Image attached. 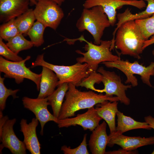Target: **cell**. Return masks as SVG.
I'll return each mask as SVG.
<instances>
[{
  "label": "cell",
  "instance_id": "obj_1",
  "mask_svg": "<svg viewBox=\"0 0 154 154\" xmlns=\"http://www.w3.org/2000/svg\"><path fill=\"white\" fill-rule=\"evenodd\" d=\"M68 86L65 97V100L63 103L58 117V119L74 116L78 111L89 109L105 101H119L116 96L98 94L92 91H81L71 83H68Z\"/></svg>",
  "mask_w": 154,
  "mask_h": 154
},
{
  "label": "cell",
  "instance_id": "obj_2",
  "mask_svg": "<svg viewBox=\"0 0 154 154\" xmlns=\"http://www.w3.org/2000/svg\"><path fill=\"white\" fill-rule=\"evenodd\" d=\"M115 38V47L121 54L140 59L142 53L144 39L135 20L127 21L117 29Z\"/></svg>",
  "mask_w": 154,
  "mask_h": 154
},
{
  "label": "cell",
  "instance_id": "obj_3",
  "mask_svg": "<svg viewBox=\"0 0 154 154\" xmlns=\"http://www.w3.org/2000/svg\"><path fill=\"white\" fill-rule=\"evenodd\" d=\"M110 26L107 16L103 8L99 6L90 9L84 8L76 24L79 31L86 30L91 35L94 43L97 45L100 44L105 29Z\"/></svg>",
  "mask_w": 154,
  "mask_h": 154
},
{
  "label": "cell",
  "instance_id": "obj_4",
  "mask_svg": "<svg viewBox=\"0 0 154 154\" xmlns=\"http://www.w3.org/2000/svg\"><path fill=\"white\" fill-rule=\"evenodd\" d=\"M78 40L84 41L87 44L84 47L86 52H83L79 50L76 51L82 56L76 58L77 62L87 64L88 68L92 72L97 70L98 65L104 62H113L120 59L119 56L113 54L111 51L115 46L111 40H101L100 44L97 45L86 40L82 36Z\"/></svg>",
  "mask_w": 154,
  "mask_h": 154
},
{
  "label": "cell",
  "instance_id": "obj_5",
  "mask_svg": "<svg viewBox=\"0 0 154 154\" xmlns=\"http://www.w3.org/2000/svg\"><path fill=\"white\" fill-rule=\"evenodd\" d=\"M44 54L38 55L35 61L32 63L31 67L44 66L52 70L58 79V86L67 83H72L76 86H79L83 80L92 72L89 70L86 63L77 62L69 66L55 65L46 62L44 59Z\"/></svg>",
  "mask_w": 154,
  "mask_h": 154
},
{
  "label": "cell",
  "instance_id": "obj_6",
  "mask_svg": "<svg viewBox=\"0 0 154 154\" xmlns=\"http://www.w3.org/2000/svg\"><path fill=\"white\" fill-rule=\"evenodd\" d=\"M102 63L108 68H116L122 72L126 77V84L130 83L133 87L137 86V80L134 76L136 74L141 76L143 83L150 87H152L150 80L151 76H154L153 62H151L147 67L136 61L131 62L127 60H124L120 59L114 61L104 62Z\"/></svg>",
  "mask_w": 154,
  "mask_h": 154
},
{
  "label": "cell",
  "instance_id": "obj_7",
  "mask_svg": "<svg viewBox=\"0 0 154 154\" xmlns=\"http://www.w3.org/2000/svg\"><path fill=\"white\" fill-rule=\"evenodd\" d=\"M31 58L30 56H28L22 61L13 62L8 60L1 56L0 71L4 73L5 77L14 79L17 84L23 82L25 78L32 81L36 84L37 90L39 91L41 73L40 74L34 73L25 66V62Z\"/></svg>",
  "mask_w": 154,
  "mask_h": 154
},
{
  "label": "cell",
  "instance_id": "obj_8",
  "mask_svg": "<svg viewBox=\"0 0 154 154\" xmlns=\"http://www.w3.org/2000/svg\"><path fill=\"white\" fill-rule=\"evenodd\" d=\"M35 6L33 12L36 20L56 30L64 16L60 6L52 0H40Z\"/></svg>",
  "mask_w": 154,
  "mask_h": 154
},
{
  "label": "cell",
  "instance_id": "obj_9",
  "mask_svg": "<svg viewBox=\"0 0 154 154\" xmlns=\"http://www.w3.org/2000/svg\"><path fill=\"white\" fill-rule=\"evenodd\" d=\"M97 71L102 74L101 81L104 85V88L102 90L96 89V92H105L106 94L110 96L115 95L121 103L126 105H129L130 100L127 96L125 91L131 88V85H124L119 76L114 72L106 70L102 66L98 68Z\"/></svg>",
  "mask_w": 154,
  "mask_h": 154
},
{
  "label": "cell",
  "instance_id": "obj_10",
  "mask_svg": "<svg viewBox=\"0 0 154 154\" xmlns=\"http://www.w3.org/2000/svg\"><path fill=\"white\" fill-rule=\"evenodd\" d=\"M125 5H129L141 9L146 7L144 1H127L123 0H85L84 8H91L96 6H101L108 16L111 26H114L117 19V9Z\"/></svg>",
  "mask_w": 154,
  "mask_h": 154
},
{
  "label": "cell",
  "instance_id": "obj_11",
  "mask_svg": "<svg viewBox=\"0 0 154 154\" xmlns=\"http://www.w3.org/2000/svg\"><path fill=\"white\" fill-rule=\"evenodd\" d=\"M24 107L32 112L35 118L40 123L41 135L43 134V129L48 122L53 121L56 123L58 119L51 114L48 110L47 107L50 105L47 98H32L23 97L22 100Z\"/></svg>",
  "mask_w": 154,
  "mask_h": 154
},
{
  "label": "cell",
  "instance_id": "obj_12",
  "mask_svg": "<svg viewBox=\"0 0 154 154\" xmlns=\"http://www.w3.org/2000/svg\"><path fill=\"white\" fill-rule=\"evenodd\" d=\"M16 121L15 118L9 119L0 131V153L4 147L8 149L13 154H26L27 149L23 141L20 140L14 131L13 127Z\"/></svg>",
  "mask_w": 154,
  "mask_h": 154
},
{
  "label": "cell",
  "instance_id": "obj_13",
  "mask_svg": "<svg viewBox=\"0 0 154 154\" xmlns=\"http://www.w3.org/2000/svg\"><path fill=\"white\" fill-rule=\"evenodd\" d=\"M102 119L93 107L88 109L86 112L78 114L74 117L58 119L56 123L59 128L79 125L84 130L89 129L92 131L99 125V122Z\"/></svg>",
  "mask_w": 154,
  "mask_h": 154
},
{
  "label": "cell",
  "instance_id": "obj_14",
  "mask_svg": "<svg viewBox=\"0 0 154 154\" xmlns=\"http://www.w3.org/2000/svg\"><path fill=\"white\" fill-rule=\"evenodd\" d=\"M107 145L112 147L115 144L122 149L129 151L134 150L143 146L154 144V137H129L124 135L116 131L108 135Z\"/></svg>",
  "mask_w": 154,
  "mask_h": 154
},
{
  "label": "cell",
  "instance_id": "obj_15",
  "mask_svg": "<svg viewBox=\"0 0 154 154\" xmlns=\"http://www.w3.org/2000/svg\"><path fill=\"white\" fill-rule=\"evenodd\" d=\"M29 5V0H0V22L17 18L28 10Z\"/></svg>",
  "mask_w": 154,
  "mask_h": 154
},
{
  "label": "cell",
  "instance_id": "obj_16",
  "mask_svg": "<svg viewBox=\"0 0 154 154\" xmlns=\"http://www.w3.org/2000/svg\"><path fill=\"white\" fill-rule=\"evenodd\" d=\"M38 122L36 118H33L29 123L27 119H22L20 123V131L24 136L23 141L27 149L31 154H40L41 145L36 133Z\"/></svg>",
  "mask_w": 154,
  "mask_h": 154
},
{
  "label": "cell",
  "instance_id": "obj_17",
  "mask_svg": "<svg viewBox=\"0 0 154 154\" xmlns=\"http://www.w3.org/2000/svg\"><path fill=\"white\" fill-rule=\"evenodd\" d=\"M106 122L104 121L92 131L88 143L92 154H105L109 137L106 132Z\"/></svg>",
  "mask_w": 154,
  "mask_h": 154
},
{
  "label": "cell",
  "instance_id": "obj_18",
  "mask_svg": "<svg viewBox=\"0 0 154 154\" xmlns=\"http://www.w3.org/2000/svg\"><path fill=\"white\" fill-rule=\"evenodd\" d=\"M117 101H105L96 105L95 108L98 115L104 120L108 125L110 134L116 131L115 116L119 111Z\"/></svg>",
  "mask_w": 154,
  "mask_h": 154
},
{
  "label": "cell",
  "instance_id": "obj_19",
  "mask_svg": "<svg viewBox=\"0 0 154 154\" xmlns=\"http://www.w3.org/2000/svg\"><path fill=\"white\" fill-rule=\"evenodd\" d=\"M41 73L39 93L37 97L38 98L47 97L58 85V79L52 70L42 66Z\"/></svg>",
  "mask_w": 154,
  "mask_h": 154
},
{
  "label": "cell",
  "instance_id": "obj_20",
  "mask_svg": "<svg viewBox=\"0 0 154 154\" xmlns=\"http://www.w3.org/2000/svg\"><path fill=\"white\" fill-rule=\"evenodd\" d=\"M117 117V125L116 127V131L123 134L132 129H143L147 130L152 129L146 122H141L136 121L130 117L124 115L118 111L116 114Z\"/></svg>",
  "mask_w": 154,
  "mask_h": 154
},
{
  "label": "cell",
  "instance_id": "obj_21",
  "mask_svg": "<svg viewBox=\"0 0 154 154\" xmlns=\"http://www.w3.org/2000/svg\"><path fill=\"white\" fill-rule=\"evenodd\" d=\"M147 5L146 9L140 13L135 14H132L130 10L126 9L122 13L117 15L118 21L116 25L118 29L124 22L131 20L143 19L149 17L154 14V0H147Z\"/></svg>",
  "mask_w": 154,
  "mask_h": 154
},
{
  "label": "cell",
  "instance_id": "obj_22",
  "mask_svg": "<svg viewBox=\"0 0 154 154\" xmlns=\"http://www.w3.org/2000/svg\"><path fill=\"white\" fill-rule=\"evenodd\" d=\"M68 84L62 83L58 86L57 89L47 98L51 107L53 114L58 119L63 103V100L68 89Z\"/></svg>",
  "mask_w": 154,
  "mask_h": 154
},
{
  "label": "cell",
  "instance_id": "obj_23",
  "mask_svg": "<svg viewBox=\"0 0 154 154\" xmlns=\"http://www.w3.org/2000/svg\"><path fill=\"white\" fill-rule=\"evenodd\" d=\"M36 20L33 9H29L15 18V22L19 33L27 35Z\"/></svg>",
  "mask_w": 154,
  "mask_h": 154
},
{
  "label": "cell",
  "instance_id": "obj_24",
  "mask_svg": "<svg viewBox=\"0 0 154 154\" xmlns=\"http://www.w3.org/2000/svg\"><path fill=\"white\" fill-rule=\"evenodd\" d=\"M23 35L19 33L6 44L13 51L17 54L21 51L29 49L34 46L32 42L26 39Z\"/></svg>",
  "mask_w": 154,
  "mask_h": 154
},
{
  "label": "cell",
  "instance_id": "obj_25",
  "mask_svg": "<svg viewBox=\"0 0 154 154\" xmlns=\"http://www.w3.org/2000/svg\"><path fill=\"white\" fill-rule=\"evenodd\" d=\"M46 27L42 23L37 21L27 33L34 46L38 47L44 42L43 34Z\"/></svg>",
  "mask_w": 154,
  "mask_h": 154
},
{
  "label": "cell",
  "instance_id": "obj_26",
  "mask_svg": "<svg viewBox=\"0 0 154 154\" xmlns=\"http://www.w3.org/2000/svg\"><path fill=\"white\" fill-rule=\"evenodd\" d=\"M135 21L139 27L144 39L147 40L154 34V14L145 19Z\"/></svg>",
  "mask_w": 154,
  "mask_h": 154
},
{
  "label": "cell",
  "instance_id": "obj_27",
  "mask_svg": "<svg viewBox=\"0 0 154 154\" xmlns=\"http://www.w3.org/2000/svg\"><path fill=\"white\" fill-rule=\"evenodd\" d=\"M19 33L15 22V18L4 23L0 26V37L8 41Z\"/></svg>",
  "mask_w": 154,
  "mask_h": 154
},
{
  "label": "cell",
  "instance_id": "obj_28",
  "mask_svg": "<svg viewBox=\"0 0 154 154\" xmlns=\"http://www.w3.org/2000/svg\"><path fill=\"white\" fill-rule=\"evenodd\" d=\"M5 78V77L0 76V110L2 111L5 108L6 101L8 97L11 96L14 99L18 98L16 94L19 91V89L12 90L7 88L4 84Z\"/></svg>",
  "mask_w": 154,
  "mask_h": 154
},
{
  "label": "cell",
  "instance_id": "obj_29",
  "mask_svg": "<svg viewBox=\"0 0 154 154\" xmlns=\"http://www.w3.org/2000/svg\"><path fill=\"white\" fill-rule=\"evenodd\" d=\"M102 77V75L100 73L96 71L92 72L87 77L83 80L79 86L95 91L96 89L94 87V84L101 82Z\"/></svg>",
  "mask_w": 154,
  "mask_h": 154
},
{
  "label": "cell",
  "instance_id": "obj_30",
  "mask_svg": "<svg viewBox=\"0 0 154 154\" xmlns=\"http://www.w3.org/2000/svg\"><path fill=\"white\" fill-rule=\"evenodd\" d=\"M0 37V55L5 59L13 62H19L23 60V58L13 51L4 43Z\"/></svg>",
  "mask_w": 154,
  "mask_h": 154
},
{
  "label": "cell",
  "instance_id": "obj_31",
  "mask_svg": "<svg viewBox=\"0 0 154 154\" xmlns=\"http://www.w3.org/2000/svg\"><path fill=\"white\" fill-rule=\"evenodd\" d=\"M87 135L86 134L84 135L82 143L78 147L71 149L70 147L64 145L62 146L61 150L64 154H89L87 149Z\"/></svg>",
  "mask_w": 154,
  "mask_h": 154
},
{
  "label": "cell",
  "instance_id": "obj_32",
  "mask_svg": "<svg viewBox=\"0 0 154 154\" xmlns=\"http://www.w3.org/2000/svg\"><path fill=\"white\" fill-rule=\"evenodd\" d=\"M137 152L136 150L129 151L124 149H119L117 150H114L106 152V154H137Z\"/></svg>",
  "mask_w": 154,
  "mask_h": 154
},
{
  "label": "cell",
  "instance_id": "obj_33",
  "mask_svg": "<svg viewBox=\"0 0 154 154\" xmlns=\"http://www.w3.org/2000/svg\"><path fill=\"white\" fill-rule=\"evenodd\" d=\"M154 43V34L152 35L149 39L144 41L142 47V49H144ZM152 54L154 55V49L153 50Z\"/></svg>",
  "mask_w": 154,
  "mask_h": 154
},
{
  "label": "cell",
  "instance_id": "obj_34",
  "mask_svg": "<svg viewBox=\"0 0 154 154\" xmlns=\"http://www.w3.org/2000/svg\"><path fill=\"white\" fill-rule=\"evenodd\" d=\"M144 119L145 121L148 124L149 127L154 130V117L149 115L145 117Z\"/></svg>",
  "mask_w": 154,
  "mask_h": 154
},
{
  "label": "cell",
  "instance_id": "obj_35",
  "mask_svg": "<svg viewBox=\"0 0 154 154\" xmlns=\"http://www.w3.org/2000/svg\"><path fill=\"white\" fill-rule=\"evenodd\" d=\"M37 2L41 0H36ZM57 3L58 5L60 6L65 1V0H52Z\"/></svg>",
  "mask_w": 154,
  "mask_h": 154
},
{
  "label": "cell",
  "instance_id": "obj_36",
  "mask_svg": "<svg viewBox=\"0 0 154 154\" xmlns=\"http://www.w3.org/2000/svg\"><path fill=\"white\" fill-rule=\"evenodd\" d=\"M30 2V5H35L37 3V1L36 0H29Z\"/></svg>",
  "mask_w": 154,
  "mask_h": 154
},
{
  "label": "cell",
  "instance_id": "obj_37",
  "mask_svg": "<svg viewBox=\"0 0 154 154\" xmlns=\"http://www.w3.org/2000/svg\"><path fill=\"white\" fill-rule=\"evenodd\" d=\"M124 1H136L140 0H143L146 1L147 0H123Z\"/></svg>",
  "mask_w": 154,
  "mask_h": 154
},
{
  "label": "cell",
  "instance_id": "obj_38",
  "mask_svg": "<svg viewBox=\"0 0 154 154\" xmlns=\"http://www.w3.org/2000/svg\"><path fill=\"white\" fill-rule=\"evenodd\" d=\"M151 154H154V149L153 151L152 152V153H151Z\"/></svg>",
  "mask_w": 154,
  "mask_h": 154
}]
</instances>
